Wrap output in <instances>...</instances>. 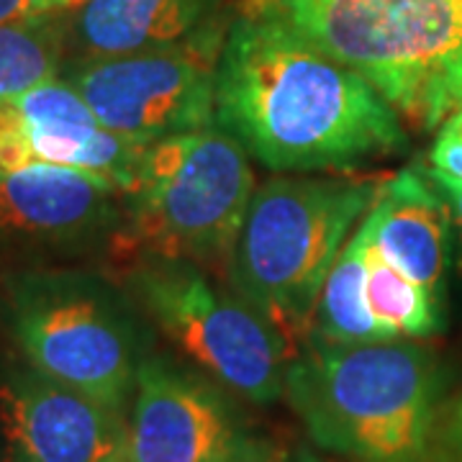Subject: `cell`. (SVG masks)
<instances>
[{"instance_id":"1","label":"cell","mask_w":462,"mask_h":462,"mask_svg":"<svg viewBox=\"0 0 462 462\" xmlns=\"http://www.w3.org/2000/svg\"><path fill=\"white\" fill-rule=\"evenodd\" d=\"M216 126L273 172H352L406 147L401 116L360 72L254 0L216 60Z\"/></svg>"},{"instance_id":"2","label":"cell","mask_w":462,"mask_h":462,"mask_svg":"<svg viewBox=\"0 0 462 462\" xmlns=\"http://www.w3.org/2000/svg\"><path fill=\"white\" fill-rule=\"evenodd\" d=\"M442 391L427 346L309 334L288 365L282 396L324 452L346 462H427Z\"/></svg>"},{"instance_id":"3","label":"cell","mask_w":462,"mask_h":462,"mask_svg":"<svg viewBox=\"0 0 462 462\" xmlns=\"http://www.w3.org/2000/svg\"><path fill=\"white\" fill-rule=\"evenodd\" d=\"M360 72L416 129L460 106L462 0H254Z\"/></svg>"},{"instance_id":"4","label":"cell","mask_w":462,"mask_h":462,"mask_svg":"<svg viewBox=\"0 0 462 462\" xmlns=\"http://www.w3.org/2000/svg\"><path fill=\"white\" fill-rule=\"evenodd\" d=\"M380 182L281 175L252 193L231 249L229 282L296 352L311 334L331 264L375 203Z\"/></svg>"},{"instance_id":"5","label":"cell","mask_w":462,"mask_h":462,"mask_svg":"<svg viewBox=\"0 0 462 462\" xmlns=\"http://www.w3.org/2000/svg\"><path fill=\"white\" fill-rule=\"evenodd\" d=\"M3 321L23 363L85 396L129 411L149 329L98 273L33 267L3 285Z\"/></svg>"},{"instance_id":"6","label":"cell","mask_w":462,"mask_h":462,"mask_svg":"<svg viewBox=\"0 0 462 462\" xmlns=\"http://www.w3.org/2000/svg\"><path fill=\"white\" fill-rule=\"evenodd\" d=\"M252 193L249 154L218 126L147 144L114 252L134 263H229Z\"/></svg>"},{"instance_id":"7","label":"cell","mask_w":462,"mask_h":462,"mask_svg":"<svg viewBox=\"0 0 462 462\" xmlns=\"http://www.w3.org/2000/svg\"><path fill=\"white\" fill-rule=\"evenodd\" d=\"M129 285L142 311L203 375L257 406L282 398L293 345L247 300L214 285L199 263L142 260Z\"/></svg>"},{"instance_id":"8","label":"cell","mask_w":462,"mask_h":462,"mask_svg":"<svg viewBox=\"0 0 462 462\" xmlns=\"http://www.w3.org/2000/svg\"><path fill=\"white\" fill-rule=\"evenodd\" d=\"M224 36L172 50L67 60L60 78L80 93L100 126L147 147L216 126V60Z\"/></svg>"},{"instance_id":"9","label":"cell","mask_w":462,"mask_h":462,"mask_svg":"<svg viewBox=\"0 0 462 462\" xmlns=\"http://www.w3.org/2000/svg\"><path fill=\"white\" fill-rule=\"evenodd\" d=\"M260 445L239 398L196 367L149 352L129 403L126 462H245Z\"/></svg>"},{"instance_id":"10","label":"cell","mask_w":462,"mask_h":462,"mask_svg":"<svg viewBox=\"0 0 462 462\" xmlns=\"http://www.w3.org/2000/svg\"><path fill=\"white\" fill-rule=\"evenodd\" d=\"M144 149L100 126L80 93L62 78L0 100V172L32 165L69 167L129 193Z\"/></svg>"},{"instance_id":"11","label":"cell","mask_w":462,"mask_h":462,"mask_svg":"<svg viewBox=\"0 0 462 462\" xmlns=\"http://www.w3.org/2000/svg\"><path fill=\"white\" fill-rule=\"evenodd\" d=\"M8 462H126L129 411L14 365L0 373Z\"/></svg>"},{"instance_id":"12","label":"cell","mask_w":462,"mask_h":462,"mask_svg":"<svg viewBox=\"0 0 462 462\" xmlns=\"http://www.w3.org/2000/svg\"><path fill=\"white\" fill-rule=\"evenodd\" d=\"M124 193L80 170L32 165L0 172V249L80 252L114 239Z\"/></svg>"},{"instance_id":"13","label":"cell","mask_w":462,"mask_h":462,"mask_svg":"<svg viewBox=\"0 0 462 462\" xmlns=\"http://www.w3.org/2000/svg\"><path fill=\"white\" fill-rule=\"evenodd\" d=\"M224 0H85L60 14L67 60L172 50L224 36Z\"/></svg>"},{"instance_id":"14","label":"cell","mask_w":462,"mask_h":462,"mask_svg":"<svg viewBox=\"0 0 462 462\" xmlns=\"http://www.w3.org/2000/svg\"><path fill=\"white\" fill-rule=\"evenodd\" d=\"M365 224L370 242L401 275L419 282L434 300H442L449 208L424 167H406L380 182Z\"/></svg>"},{"instance_id":"15","label":"cell","mask_w":462,"mask_h":462,"mask_svg":"<svg viewBox=\"0 0 462 462\" xmlns=\"http://www.w3.org/2000/svg\"><path fill=\"white\" fill-rule=\"evenodd\" d=\"M365 249L367 226L360 221L352 239L339 249L331 264L324 288L319 293L311 334L329 342H383L396 339L385 327H380L365 300Z\"/></svg>"},{"instance_id":"16","label":"cell","mask_w":462,"mask_h":462,"mask_svg":"<svg viewBox=\"0 0 462 462\" xmlns=\"http://www.w3.org/2000/svg\"><path fill=\"white\" fill-rule=\"evenodd\" d=\"M365 264H367L365 300L380 327H385L396 339L431 337L442 329L439 300H434L419 282L401 275L370 242V231H367Z\"/></svg>"},{"instance_id":"17","label":"cell","mask_w":462,"mask_h":462,"mask_svg":"<svg viewBox=\"0 0 462 462\" xmlns=\"http://www.w3.org/2000/svg\"><path fill=\"white\" fill-rule=\"evenodd\" d=\"M62 62L60 14L0 26V100L60 78Z\"/></svg>"},{"instance_id":"18","label":"cell","mask_w":462,"mask_h":462,"mask_svg":"<svg viewBox=\"0 0 462 462\" xmlns=\"http://www.w3.org/2000/svg\"><path fill=\"white\" fill-rule=\"evenodd\" d=\"M427 462H462V396L445 401L431 431Z\"/></svg>"},{"instance_id":"19","label":"cell","mask_w":462,"mask_h":462,"mask_svg":"<svg viewBox=\"0 0 462 462\" xmlns=\"http://www.w3.org/2000/svg\"><path fill=\"white\" fill-rule=\"evenodd\" d=\"M431 165L462 180V106L447 116L445 126L431 147Z\"/></svg>"},{"instance_id":"20","label":"cell","mask_w":462,"mask_h":462,"mask_svg":"<svg viewBox=\"0 0 462 462\" xmlns=\"http://www.w3.org/2000/svg\"><path fill=\"white\" fill-rule=\"evenodd\" d=\"M54 16L44 0H0V26Z\"/></svg>"},{"instance_id":"21","label":"cell","mask_w":462,"mask_h":462,"mask_svg":"<svg viewBox=\"0 0 462 462\" xmlns=\"http://www.w3.org/2000/svg\"><path fill=\"white\" fill-rule=\"evenodd\" d=\"M427 175H430V180L434 182L437 193L445 199L447 208H449V216H455L457 226L462 229V180L447 175L442 170H434V167L427 170Z\"/></svg>"},{"instance_id":"22","label":"cell","mask_w":462,"mask_h":462,"mask_svg":"<svg viewBox=\"0 0 462 462\" xmlns=\"http://www.w3.org/2000/svg\"><path fill=\"white\" fill-rule=\"evenodd\" d=\"M245 462H324L319 460L316 455H311L309 449H296V452H288L281 447H270L267 442L257 447V452H252Z\"/></svg>"},{"instance_id":"23","label":"cell","mask_w":462,"mask_h":462,"mask_svg":"<svg viewBox=\"0 0 462 462\" xmlns=\"http://www.w3.org/2000/svg\"><path fill=\"white\" fill-rule=\"evenodd\" d=\"M44 3H47V8H50L51 14H67V11L78 8L85 0H44Z\"/></svg>"},{"instance_id":"24","label":"cell","mask_w":462,"mask_h":462,"mask_svg":"<svg viewBox=\"0 0 462 462\" xmlns=\"http://www.w3.org/2000/svg\"><path fill=\"white\" fill-rule=\"evenodd\" d=\"M460 106H462V96H460ZM460 106H457V108H460Z\"/></svg>"}]
</instances>
